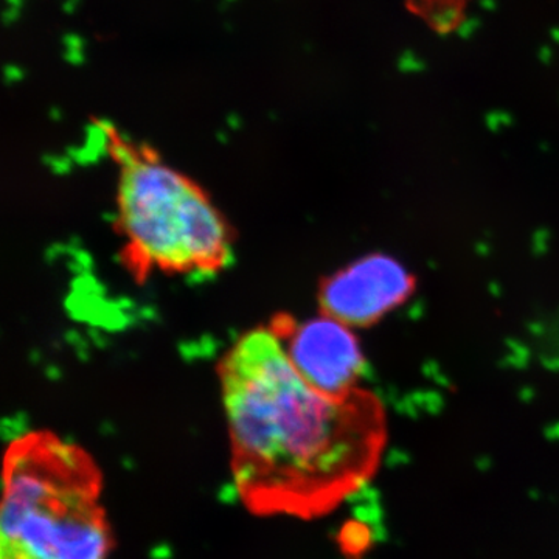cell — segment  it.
Here are the masks:
<instances>
[{
	"instance_id": "cell-1",
	"label": "cell",
	"mask_w": 559,
	"mask_h": 559,
	"mask_svg": "<svg viewBox=\"0 0 559 559\" xmlns=\"http://www.w3.org/2000/svg\"><path fill=\"white\" fill-rule=\"evenodd\" d=\"M230 468L257 516H326L377 473L385 415L364 390L330 399L290 362L271 326L250 330L219 360Z\"/></svg>"
},
{
	"instance_id": "cell-5",
	"label": "cell",
	"mask_w": 559,
	"mask_h": 559,
	"mask_svg": "<svg viewBox=\"0 0 559 559\" xmlns=\"http://www.w3.org/2000/svg\"><path fill=\"white\" fill-rule=\"evenodd\" d=\"M414 289V278L401 261L385 253H370L353 261L323 282V314L352 329L371 325L400 308Z\"/></svg>"
},
{
	"instance_id": "cell-3",
	"label": "cell",
	"mask_w": 559,
	"mask_h": 559,
	"mask_svg": "<svg viewBox=\"0 0 559 559\" xmlns=\"http://www.w3.org/2000/svg\"><path fill=\"white\" fill-rule=\"evenodd\" d=\"M119 165L117 226L123 259L139 280L162 274L213 275L231 260V231L209 194L153 150L108 130Z\"/></svg>"
},
{
	"instance_id": "cell-4",
	"label": "cell",
	"mask_w": 559,
	"mask_h": 559,
	"mask_svg": "<svg viewBox=\"0 0 559 559\" xmlns=\"http://www.w3.org/2000/svg\"><path fill=\"white\" fill-rule=\"evenodd\" d=\"M270 326L312 389L336 400L359 390L366 359L355 329L347 323L329 314L304 322L280 314Z\"/></svg>"
},
{
	"instance_id": "cell-2",
	"label": "cell",
	"mask_w": 559,
	"mask_h": 559,
	"mask_svg": "<svg viewBox=\"0 0 559 559\" xmlns=\"http://www.w3.org/2000/svg\"><path fill=\"white\" fill-rule=\"evenodd\" d=\"M2 488L0 559H108L102 471L79 444L50 430L14 437Z\"/></svg>"
}]
</instances>
